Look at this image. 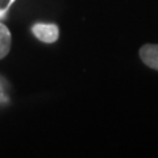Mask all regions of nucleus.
Wrapping results in <instances>:
<instances>
[{
  "label": "nucleus",
  "mask_w": 158,
  "mask_h": 158,
  "mask_svg": "<svg viewBox=\"0 0 158 158\" xmlns=\"http://www.w3.org/2000/svg\"><path fill=\"white\" fill-rule=\"evenodd\" d=\"M13 2H15V0H11V2H9V4H8V6H7L6 8H4V9H0V19H2V17H6L7 11L9 9V7H11L12 4H13Z\"/></svg>",
  "instance_id": "20e7f679"
},
{
  "label": "nucleus",
  "mask_w": 158,
  "mask_h": 158,
  "mask_svg": "<svg viewBox=\"0 0 158 158\" xmlns=\"http://www.w3.org/2000/svg\"><path fill=\"white\" fill-rule=\"evenodd\" d=\"M11 44H12V36L9 29L0 23V59L8 56L11 50Z\"/></svg>",
  "instance_id": "7ed1b4c3"
},
{
  "label": "nucleus",
  "mask_w": 158,
  "mask_h": 158,
  "mask_svg": "<svg viewBox=\"0 0 158 158\" xmlns=\"http://www.w3.org/2000/svg\"><path fill=\"white\" fill-rule=\"evenodd\" d=\"M33 34L45 44L56 42L59 37V29L56 24H36L32 28Z\"/></svg>",
  "instance_id": "f257e3e1"
},
{
  "label": "nucleus",
  "mask_w": 158,
  "mask_h": 158,
  "mask_svg": "<svg viewBox=\"0 0 158 158\" xmlns=\"http://www.w3.org/2000/svg\"><path fill=\"white\" fill-rule=\"evenodd\" d=\"M140 57L148 67L158 71V45L148 44L140 49Z\"/></svg>",
  "instance_id": "f03ea898"
}]
</instances>
